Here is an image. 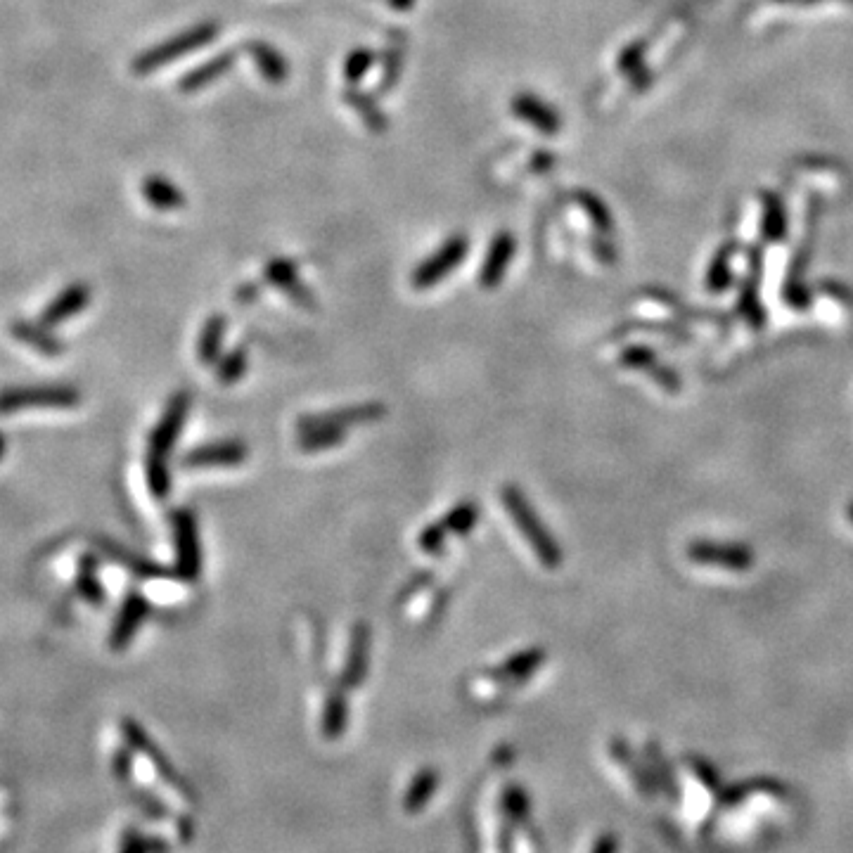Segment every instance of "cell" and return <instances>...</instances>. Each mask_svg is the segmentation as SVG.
Returning a JSON list of instances; mask_svg holds the SVG:
<instances>
[{
  "instance_id": "1",
  "label": "cell",
  "mask_w": 853,
  "mask_h": 853,
  "mask_svg": "<svg viewBox=\"0 0 853 853\" xmlns=\"http://www.w3.org/2000/svg\"><path fill=\"white\" fill-rule=\"evenodd\" d=\"M500 500H503L505 510L512 517V522L517 524V529L522 531V536L527 538V543L534 550L538 562L545 569H557L562 564V548L555 541V536L550 534L548 527L541 522V517L536 515L534 505L529 503V498L524 496V491L517 484H505L500 489Z\"/></svg>"
},
{
  "instance_id": "2",
  "label": "cell",
  "mask_w": 853,
  "mask_h": 853,
  "mask_svg": "<svg viewBox=\"0 0 853 853\" xmlns=\"http://www.w3.org/2000/svg\"><path fill=\"white\" fill-rule=\"evenodd\" d=\"M218 31H221V24L218 22H200L195 24V27L181 31V34L166 38V41L157 43V46L143 50V53L133 57L131 62V72L138 76L152 74L157 72V69L166 67V64L181 60L183 55L195 53V50H200L204 46H209V43L216 41Z\"/></svg>"
},
{
  "instance_id": "3",
  "label": "cell",
  "mask_w": 853,
  "mask_h": 853,
  "mask_svg": "<svg viewBox=\"0 0 853 853\" xmlns=\"http://www.w3.org/2000/svg\"><path fill=\"white\" fill-rule=\"evenodd\" d=\"M81 394L67 384H41V387H8L0 391V415L27 408H76Z\"/></svg>"
},
{
  "instance_id": "4",
  "label": "cell",
  "mask_w": 853,
  "mask_h": 853,
  "mask_svg": "<svg viewBox=\"0 0 853 853\" xmlns=\"http://www.w3.org/2000/svg\"><path fill=\"white\" fill-rule=\"evenodd\" d=\"M173 543H176V567L173 574L183 581H197L202 574V545L197 519L190 510H176L171 515Z\"/></svg>"
},
{
  "instance_id": "5",
  "label": "cell",
  "mask_w": 853,
  "mask_h": 853,
  "mask_svg": "<svg viewBox=\"0 0 853 853\" xmlns=\"http://www.w3.org/2000/svg\"><path fill=\"white\" fill-rule=\"evenodd\" d=\"M467 252H470V240L465 235H453L436 249L434 254H429L422 264L410 273V285L413 290H432L439 285L441 280L448 278L455 268L465 261Z\"/></svg>"
},
{
  "instance_id": "6",
  "label": "cell",
  "mask_w": 853,
  "mask_h": 853,
  "mask_svg": "<svg viewBox=\"0 0 853 853\" xmlns=\"http://www.w3.org/2000/svg\"><path fill=\"white\" fill-rule=\"evenodd\" d=\"M121 733H124L126 745L131 747L133 752L143 754L145 759L150 761L152 766H155L159 778L169 782V785L176 792H181L183 799H188V801L195 799V792H192V787L181 778V773L176 771V766H173V763L166 759L162 749L155 745V740H152V737L145 733V728L140 726L136 718H124V721H121Z\"/></svg>"
},
{
  "instance_id": "7",
  "label": "cell",
  "mask_w": 853,
  "mask_h": 853,
  "mask_svg": "<svg viewBox=\"0 0 853 853\" xmlns=\"http://www.w3.org/2000/svg\"><path fill=\"white\" fill-rule=\"evenodd\" d=\"M192 406V396L188 391H176L166 403L162 418H159L157 427L152 429L150 441H147V453L159 455V458H169V453L176 446L178 436L183 432L185 420H188Z\"/></svg>"
},
{
  "instance_id": "8",
  "label": "cell",
  "mask_w": 853,
  "mask_h": 853,
  "mask_svg": "<svg viewBox=\"0 0 853 853\" xmlns=\"http://www.w3.org/2000/svg\"><path fill=\"white\" fill-rule=\"evenodd\" d=\"M387 415V406L380 401H365V403H354V406H344L335 410H325V413H313L304 415L297 422L299 429L309 427H356V425H370V422H380Z\"/></svg>"
},
{
  "instance_id": "9",
  "label": "cell",
  "mask_w": 853,
  "mask_h": 853,
  "mask_svg": "<svg viewBox=\"0 0 853 853\" xmlns=\"http://www.w3.org/2000/svg\"><path fill=\"white\" fill-rule=\"evenodd\" d=\"M370 645H373V633H370L368 621H356L354 628H351L344 671H342V676H339V685H342L344 690L361 688V685L365 683V678H368Z\"/></svg>"
},
{
  "instance_id": "10",
  "label": "cell",
  "mask_w": 853,
  "mask_h": 853,
  "mask_svg": "<svg viewBox=\"0 0 853 853\" xmlns=\"http://www.w3.org/2000/svg\"><path fill=\"white\" fill-rule=\"evenodd\" d=\"M264 275L273 287H278L280 292H285L287 297L294 301V304L301 306V309H306V311L318 309L316 294H313L309 287H306V282L301 280L299 268L292 259H285V256H275V259H271L264 266Z\"/></svg>"
},
{
  "instance_id": "11",
  "label": "cell",
  "mask_w": 853,
  "mask_h": 853,
  "mask_svg": "<svg viewBox=\"0 0 853 853\" xmlns=\"http://www.w3.org/2000/svg\"><path fill=\"white\" fill-rule=\"evenodd\" d=\"M512 114L519 121H524V124H529L531 128H536L538 133H543V136H557L562 128V117L560 112L550 105V102H545L538 98L534 93H517L515 98L510 102Z\"/></svg>"
},
{
  "instance_id": "12",
  "label": "cell",
  "mask_w": 853,
  "mask_h": 853,
  "mask_svg": "<svg viewBox=\"0 0 853 853\" xmlns=\"http://www.w3.org/2000/svg\"><path fill=\"white\" fill-rule=\"evenodd\" d=\"M150 614V602L143 593H128L124 605H121L117 621H114L112 633H109V647L114 652H124L131 640L136 638V633L143 626V621Z\"/></svg>"
},
{
  "instance_id": "13",
  "label": "cell",
  "mask_w": 853,
  "mask_h": 853,
  "mask_svg": "<svg viewBox=\"0 0 853 853\" xmlns=\"http://www.w3.org/2000/svg\"><path fill=\"white\" fill-rule=\"evenodd\" d=\"M247 455H249V448L245 441L226 439V441H211V444L192 448L181 463L183 467H235L245 463Z\"/></svg>"
},
{
  "instance_id": "14",
  "label": "cell",
  "mask_w": 853,
  "mask_h": 853,
  "mask_svg": "<svg viewBox=\"0 0 853 853\" xmlns=\"http://www.w3.org/2000/svg\"><path fill=\"white\" fill-rule=\"evenodd\" d=\"M517 254V240L515 235L508 233V230H500V233L493 237L489 252L484 256V264H481L479 271V285L484 287V290H496V287L503 282L505 273H508L510 261L515 259Z\"/></svg>"
},
{
  "instance_id": "15",
  "label": "cell",
  "mask_w": 853,
  "mask_h": 853,
  "mask_svg": "<svg viewBox=\"0 0 853 853\" xmlns=\"http://www.w3.org/2000/svg\"><path fill=\"white\" fill-rule=\"evenodd\" d=\"M91 297H93V290L88 287V282H72V285L64 287V290L50 301L46 309H43L38 323H43L46 327H57L67 323L69 318L79 316L81 311H86V306L91 304Z\"/></svg>"
},
{
  "instance_id": "16",
  "label": "cell",
  "mask_w": 853,
  "mask_h": 853,
  "mask_svg": "<svg viewBox=\"0 0 853 853\" xmlns=\"http://www.w3.org/2000/svg\"><path fill=\"white\" fill-rule=\"evenodd\" d=\"M545 659H548V652H545L543 647H527V650L512 654V657L505 659L496 671H491V678L503 685H522L524 681H529L538 669H541Z\"/></svg>"
},
{
  "instance_id": "17",
  "label": "cell",
  "mask_w": 853,
  "mask_h": 853,
  "mask_svg": "<svg viewBox=\"0 0 853 853\" xmlns=\"http://www.w3.org/2000/svg\"><path fill=\"white\" fill-rule=\"evenodd\" d=\"M245 50L247 55L252 57L254 67L259 69L261 79L266 83L282 86V83H287V79H290V62H287V57L282 55L278 48L271 46V43L254 38V41L245 43Z\"/></svg>"
},
{
  "instance_id": "18",
  "label": "cell",
  "mask_w": 853,
  "mask_h": 853,
  "mask_svg": "<svg viewBox=\"0 0 853 853\" xmlns=\"http://www.w3.org/2000/svg\"><path fill=\"white\" fill-rule=\"evenodd\" d=\"M237 62V53L235 50H226V53H218L216 57H211V60L197 64L195 69H190L188 74L181 76V81H178V91L181 93H197L202 91V88L211 86V83H216L221 76H226L230 69L235 67Z\"/></svg>"
},
{
  "instance_id": "19",
  "label": "cell",
  "mask_w": 853,
  "mask_h": 853,
  "mask_svg": "<svg viewBox=\"0 0 853 853\" xmlns=\"http://www.w3.org/2000/svg\"><path fill=\"white\" fill-rule=\"evenodd\" d=\"M10 335L15 337L17 342L27 344L29 349L38 351L41 356L55 358V356L64 354V344L53 335V332H50V327H46L43 323H31V320H12Z\"/></svg>"
},
{
  "instance_id": "20",
  "label": "cell",
  "mask_w": 853,
  "mask_h": 853,
  "mask_svg": "<svg viewBox=\"0 0 853 853\" xmlns=\"http://www.w3.org/2000/svg\"><path fill=\"white\" fill-rule=\"evenodd\" d=\"M140 195L157 211H178L188 202L185 192L164 176H147L143 185H140Z\"/></svg>"
},
{
  "instance_id": "21",
  "label": "cell",
  "mask_w": 853,
  "mask_h": 853,
  "mask_svg": "<svg viewBox=\"0 0 853 853\" xmlns=\"http://www.w3.org/2000/svg\"><path fill=\"white\" fill-rule=\"evenodd\" d=\"M344 102L351 109H356L358 117L363 119V124L368 126V131L375 133V136H382V133L389 128L387 114H384V109L380 107V102H377L375 95L361 91L358 86H346Z\"/></svg>"
},
{
  "instance_id": "22",
  "label": "cell",
  "mask_w": 853,
  "mask_h": 853,
  "mask_svg": "<svg viewBox=\"0 0 853 853\" xmlns=\"http://www.w3.org/2000/svg\"><path fill=\"white\" fill-rule=\"evenodd\" d=\"M346 692L349 690H344L342 685L327 692L323 721H320V730L327 740H339L349 728V695Z\"/></svg>"
},
{
  "instance_id": "23",
  "label": "cell",
  "mask_w": 853,
  "mask_h": 853,
  "mask_svg": "<svg viewBox=\"0 0 853 853\" xmlns=\"http://www.w3.org/2000/svg\"><path fill=\"white\" fill-rule=\"evenodd\" d=\"M228 320L221 313H214L204 320V327L200 332V342H197V356H200L202 365H216L221 361V346L223 337H226Z\"/></svg>"
},
{
  "instance_id": "24",
  "label": "cell",
  "mask_w": 853,
  "mask_h": 853,
  "mask_svg": "<svg viewBox=\"0 0 853 853\" xmlns=\"http://www.w3.org/2000/svg\"><path fill=\"white\" fill-rule=\"evenodd\" d=\"M76 593L93 607L105 602V588L98 579V557L95 555H81L79 569H76Z\"/></svg>"
},
{
  "instance_id": "25",
  "label": "cell",
  "mask_w": 853,
  "mask_h": 853,
  "mask_svg": "<svg viewBox=\"0 0 853 853\" xmlns=\"http://www.w3.org/2000/svg\"><path fill=\"white\" fill-rule=\"evenodd\" d=\"M439 771H434V768H422L420 773H415L413 782L408 785L406 790V799H403V808H406L408 813H418L425 808L429 801H432L434 792L439 790Z\"/></svg>"
},
{
  "instance_id": "26",
  "label": "cell",
  "mask_w": 853,
  "mask_h": 853,
  "mask_svg": "<svg viewBox=\"0 0 853 853\" xmlns=\"http://www.w3.org/2000/svg\"><path fill=\"white\" fill-rule=\"evenodd\" d=\"M346 441V429L342 427H309L297 432V446L306 453L327 451V448L342 446Z\"/></svg>"
},
{
  "instance_id": "27",
  "label": "cell",
  "mask_w": 853,
  "mask_h": 853,
  "mask_svg": "<svg viewBox=\"0 0 853 853\" xmlns=\"http://www.w3.org/2000/svg\"><path fill=\"white\" fill-rule=\"evenodd\" d=\"M145 479H147V489H150L152 498L155 500H166L171 496L173 479H171V470H169V460L166 458H159V455L147 453Z\"/></svg>"
},
{
  "instance_id": "28",
  "label": "cell",
  "mask_w": 853,
  "mask_h": 853,
  "mask_svg": "<svg viewBox=\"0 0 853 853\" xmlns=\"http://www.w3.org/2000/svg\"><path fill=\"white\" fill-rule=\"evenodd\" d=\"M247 368H249V349L247 346H235V349H230L228 354L216 363V377L223 387H230V384L242 380V375L247 373Z\"/></svg>"
},
{
  "instance_id": "29",
  "label": "cell",
  "mask_w": 853,
  "mask_h": 853,
  "mask_svg": "<svg viewBox=\"0 0 853 853\" xmlns=\"http://www.w3.org/2000/svg\"><path fill=\"white\" fill-rule=\"evenodd\" d=\"M441 522L446 524L448 534L467 536L479 522V505L472 503V500H463V503H458L455 508L448 510Z\"/></svg>"
},
{
  "instance_id": "30",
  "label": "cell",
  "mask_w": 853,
  "mask_h": 853,
  "mask_svg": "<svg viewBox=\"0 0 853 853\" xmlns=\"http://www.w3.org/2000/svg\"><path fill=\"white\" fill-rule=\"evenodd\" d=\"M503 813L512 827L529 823V797L519 785H508L503 792Z\"/></svg>"
},
{
  "instance_id": "31",
  "label": "cell",
  "mask_w": 853,
  "mask_h": 853,
  "mask_svg": "<svg viewBox=\"0 0 853 853\" xmlns=\"http://www.w3.org/2000/svg\"><path fill=\"white\" fill-rule=\"evenodd\" d=\"M109 553L117 555V560L124 562L133 574L140 576V579H166V576H176L173 572H169V569L159 567V564L145 560V557H138L133 553H126V550L121 548H114V545H109Z\"/></svg>"
},
{
  "instance_id": "32",
  "label": "cell",
  "mask_w": 853,
  "mask_h": 853,
  "mask_svg": "<svg viewBox=\"0 0 853 853\" xmlns=\"http://www.w3.org/2000/svg\"><path fill=\"white\" fill-rule=\"evenodd\" d=\"M401 72H403V48L396 46V43H391V46L387 50H384V57H382V79H380V83H377L375 91L380 93V95L382 93H389L391 88H394L396 83H399Z\"/></svg>"
},
{
  "instance_id": "33",
  "label": "cell",
  "mask_w": 853,
  "mask_h": 853,
  "mask_svg": "<svg viewBox=\"0 0 853 853\" xmlns=\"http://www.w3.org/2000/svg\"><path fill=\"white\" fill-rule=\"evenodd\" d=\"M375 64V50L370 48H354L346 55L344 62V79L349 86H358Z\"/></svg>"
},
{
  "instance_id": "34",
  "label": "cell",
  "mask_w": 853,
  "mask_h": 853,
  "mask_svg": "<svg viewBox=\"0 0 853 853\" xmlns=\"http://www.w3.org/2000/svg\"><path fill=\"white\" fill-rule=\"evenodd\" d=\"M446 536H448V529H446L444 522L427 524V527L422 529L420 538H418L420 550L422 553L432 555V557H441L446 550Z\"/></svg>"
},
{
  "instance_id": "35",
  "label": "cell",
  "mask_w": 853,
  "mask_h": 853,
  "mask_svg": "<svg viewBox=\"0 0 853 853\" xmlns=\"http://www.w3.org/2000/svg\"><path fill=\"white\" fill-rule=\"evenodd\" d=\"M574 200L581 204V209L586 211L590 216V221L595 223V228L598 230H609L612 228V218H609V211L602 207V202L595 195H590L586 190H579L574 195Z\"/></svg>"
},
{
  "instance_id": "36",
  "label": "cell",
  "mask_w": 853,
  "mask_h": 853,
  "mask_svg": "<svg viewBox=\"0 0 853 853\" xmlns=\"http://www.w3.org/2000/svg\"><path fill=\"white\" fill-rule=\"evenodd\" d=\"M119 853H169V846L162 839H147L138 830H128Z\"/></svg>"
},
{
  "instance_id": "37",
  "label": "cell",
  "mask_w": 853,
  "mask_h": 853,
  "mask_svg": "<svg viewBox=\"0 0 853 853\" xmlns=\"http://www.w3.org/2000/svg\"><path fill=\"white\" fill-rule=\"evenodd\" d=\"M112 771L121 782L131 780V773H133V749L131 747L119 749L117 756H114V761H112Z\"/></svg>"
},
{
  "instance_id": "38",
  "label": "cell",
  "mask_w": 853,
  "mask_h": 853,
  "mask_svg": "<svg viewBox=\"0 0 853 853\" xmlns=\"http://www.w3.org/2000/svg\"><path fill=\"white\" fill-rule=\"evenodd\" d=\"M429 581H432V574H429V572H422V574H418V576H413V581H410L408 586H406L408 590H403V593H401L399 602H406V600L410 598V595L415 593V590H420V588L425 586V583H429Z\"/></svg>"
},
{
  "instance_id": "39",
  "label": "cell",
  "mask_w": 853,
  "mask_h": 853,
  "mask_svg": "<svg viewBox=\"0 0 853 853\" xmlns=\"http://www.w3.org/2000/svg\"><path fill=\"white\" fill-rule=\"evenodd\" d=\"M619 851V842L614 835H602L598 842H595L593 851L590 853H617Z\"/></svg>"
},
{
  "instance_id": "40",
  "label": "cell",
  "mask_w": 853,
  "mask_h": 853,
  "mask_svg": "<svg viewBox=\"0 0 853 853\" xmlns=\"http://www.w3.org/2000/svg\"><path fill=\"white\" fill-rule=\"evenodd\" d=\"M553 155H550V152H538V155L534 157V162H531V166H534V169H538V171H548L550 166H553Z\"/></svg>"
},
{
  "instance_id": "41",
  "label": "cell",
  "mask_w": 853,
  "mask_h": 853,
  "mask_svg": "<svg viewBox=\"0 0 853 853\" xmlns=\"http://www.w3.org/2000/svg\"><path fill=\"white\" fill-rule=\"evenodd\" d=\"M256 294H259V290H256V285H252V282H249V285H245V287H240V290H237V301H240V304H245V301H252V299H256Z\"/></svg>"
},
{
  "instance_id": "42",
  "label": "cell",
  "mask_w": 853,
  "mask_h": 853,
  "mask_svg": "<svg viewBox=\"0 0 853 853\" xmlns=\"http://www.w3.org/2000/svg\"><path fill=\"white\" fill-rule=\"evenodd\" d=\"M498 849H500V853H515V849H512V835H510L508 827H503V830H500Z\"/></svg>"
},
{
  "instance_id": "43",
  "label": "cell",
  "mask_w": 853,
  "mask_h": 853,
  "mask_svg": "<svg viewBox=\"0 0 853 853\" xmlns=\"http://www.w3.org/2000/svg\"><path fill=\"white\" fill-rule=\"evenodd\" d=\"M391 10H399V12H408L415 5V0H389Z\"/></svg>"
},
{
  "instance_id": "44",
  "label": "cell",
  "mask_w": 853,
  "mask_h": 853,
  "mask_svg": "<svg viewBox=\"0 0 853 853\" xmlns=\"http://www.w3.org/2000/svg\"><path fill=\"white\" fill-rule=\"evenodd\" d=\"M3 455H5V434L0 432V460H3Z\"/></svg>"
}]
</instances>
